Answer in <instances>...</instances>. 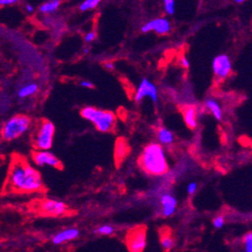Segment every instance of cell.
<instances>
[{"label":"cell","mask_w":252,"mask_h":252,"mask_svg":"<svg viewBox=\"0 0 252 252\" xmlns=\"http://www.w3.org/2000/svg\"><path fill=\"white\" fill-rule=\"evenodd\" d=\"M180 63H181V65H182L183 67H186V68H188L189 65H190L189 61H188L186 58H182L181 61H180Z\"/></svg>","instance_id":"obj_30"},{"label":"cell","mask_w":252,"mask_h":252,"mask_svg":"<svg viewBox=\"0 0 252 252\" xmlns=\"http://www.w3.org/2000/svg\"><path fill=\"white\" fill-rule=\"evenodd\" d=\"M205 107L211 112V114L213 115V117L218 120L221 121L223 118V112L222 109L220 107V105L216 102L215 99L212 98H208L205 102Z\"/></svg>","instance_id":"obj_17"},{"label":"cell","mask_w":252,"mask_h":252,"mask_svg":"<svg viewBox=\"0 0 252 252\" xmlns=\"http://www.w3.org/2000/svg\"><path fill=\"white\" fill-rule=\"evenodd\" d=\"M25 9H27V11L30 12V13L33 12V10H34V8H33V6L32 4H27V5H25Z\"/></svg>","instance_id":"obj_31"},{"label":"cell","mask_w":252,"mask_h":252,"mask_svg":"<svg viewBox=\"0 0 252 252\" xmlns=\"http://www.w3.org/2000/svg\"><path fill=\"white\" fill-rule=\"evenodd\" d=\"M160 243L165 251H171L175 245V240L170 232H162L160 237Z\"/></svg>","instance_id":"obj_18"},{"label":"cell","mask_w":252,"mask_h":252,"mask_svg":"<svg viewBox=\"0 0 252 252\" xmlns=\"http://www.w3.org/2000/svg\"><path fill=\"white\" fill-rule=\"evenodd\" d=\"M167 1H171V0H164V2H167Z\"/></svg>","instance_id":"obj_34"},{"label":"cell","mask_w":252,"mask_h":252,"mask_svg":"<svg viewBox=\"0 0 252 252\" xmlns=\"http://www.w3.org/2000/svg\"><path fill=\"white\" fill-rule=\"evenodd\" d=\"M145 97H149L153 100L154 103L158 102V91L156 86L148 81L147 79H144L141 84L139 85L136 94H135V99L137 102H141V100Z\"/></svg>","instance_id":"obj_11"},{"label":"cell","mask_w":252,"mask_h":252,"mask_svg":"<svg viewBox=\"0 0 252 252\" xmlns=\"http://www.w3.org/2000/svg\"><path fill=\"white\" fill-rule=\"evenodd\" d=\"M81 86H82L83 88H86V89H93V88H94L93 83H91V82H89V81H83V82H81Z\"/></svg>","instance_id":"obj_29"},{"label":"cell","mask_w":252,"mask_h":252,"mask_svg":"<svg viewBox=\"0 0 252 252\" xmlns=\"http://www.w3.org/2000/svg\"><path fill=\"white\" fill-rule=\"evenodd\" d=\"M224 224H225V217L222 215H219L213 219V226L216 229L223 228Z\"/></svg>","instance_id":"obj_24"},{"label":"cell","mask_w":252,"mask_h":252,"mask_svg":"<svg viewBox=\"0 0 252 252\" xmlns=\"http://www.w3.org/2000/svg\"><path fill=\"white\" fill-rule=\"evenodd\" d=\"M156 32L158 34H166L171 31V24L166 18H157L147 22L142 28L143 32Z\"/></svg>","instance_id":"obj_12"},{"label":"cell","mask_w":252,"mask_h":252,"mask_svg":"<svg viewBox=\"0 0 252 252\" xmlns=\"http://www.w3.org/2000/svg\"><path fill=\"white\" fill-rule=\"evenodd\" d=\"M126 243L130 252H143L147 246L146 228L141 226L131 229L126 237Z\"/></svg>","instance_id":"obj_6"},{"label":"cell","mask_w":252,"mask_h":252,"mask_svg":"<svg viewBox=\"0 0 252 252\" xmlns=\"http://www.w3.org/2000/svg\"><path fill=\"white\" fill-rule=\"evenodd\" d=\"M243 252H252V233L248 232L243 237Z\"/></svg>","instance_id":"obj_23"},{"label":"cell","mask_w":252,"mask_h":252,"mask_svg":"<svg viewBox=\"0 0 252 252\" xmlns=\"http://www.w3.org/2000/svg\"><path fill=\"white\" fill-rule=\"evenodd\" d=\"M127 145L123 143L122 141H118L116 146V157L117 159H122L127 155Z\"/></svg>","instance_id":"obj_21"},{"label":"cell","mask_w":252,"mask_h":252,"mask_svg":"<svg viewBox=\"0 0 252 252\" xmlns=\"http://www.w3.org/2000/svg\"><path fill=\"white\" fill-rule=\"evenodd\" d=\"M38 91V86L35 83H30L21 87L17 93L19 98H27L35 94Z\"/></svg>","instance_id":"obj_16"},{"label":"cell","mask_w":252,"mask_h":252,"mask_svg":"<svg viewBox=\"0 0 252 252\" xmlns=\"http://www.w3.org/2000/svg\"><path fill=\"white\" fill-rule=\"evenodd\" d=\"M32 159L37 167H52L56 169L62 168L61 160L49 150H36L32 153Z\"/></svg>","instance_id":"obj_7"},{"label":"cell","mask_w":252,"mask_h":252,"mask_svg":"<svg viewBox=\"0 0 252 252\" xmlns=\"http://www.w3.org/2000/svg\"><path fill=\"white\" fill-rule=\"evenodd\" d=\"M159 202H160V213L164 218L173 216L176 210H177V206H178L177 198H176L175 195L170 191L163 192L160 195Z\"/></svg>","instance_id":"obj_9"},{"label":"cell","mask_w":252,"mask_h":252,"mask_svg":"<svg viewBox=\"0 0 252 252\" xmlns=\"http://www.w3.org/2000/svg\"><path fill=\"white\" fill-rule=\"evenodd\" d=\"M106 67H107L108 69H113V68H114V64H113L112 63H106Z\"/></svg>","instance_id":"obj_32"},{"label":"cell","mask_w":252,"mask_h":252,"mask_svg":"<svg viewBox=\"0 0 252 252\" xmlns=\"http://www.w3.org/2000/svg\"><path fill=\"white\" fill-rule=\"evenodd\" d=\"M44 188L40 173L22 157L14 156L10 162L6 181L5 193L32 194Z\"/></svg>","instance_id":"obj_1"},{"label":"cell","mask_w":252,"mask_h":252,"mask_svg":"<svg viewBox=\"0 0 252 252\" xmlns=\"http://www.w3.org/2000/svg\"><path fill=\"white\" fill-rule=\"evenodd\" d=\"M61 4L60 0H52V1H48L43 3L40 7H39V11L41 13H52L55 12L59 6Z\"/></svg>","instance_id":"obj_19"},{"label":"cell","mask_w":252,"mask_h":252,"mask_svg":"<svg viewBox=\"0 0 252 252\" xmlns=\"http://www.w3.org/2000/svg\"><path fill=\"white\" fill-rule=\"evenodd\" d=\"M94 233H96L98 235L109 236V235H112L115 233V227L113 225H110V224L100 225L94 230Z\"/></svg>","instance_id":"obj_20"},{"label":"cell","mask_w":252,"mask_h":252,"mask_svg":"<svg viewBox=\"0 0 252 252\" xmlns=\"http://www.w3.org/2000/svg\"><path fill=\"white\" fill-rule=\"evenodd\" d=\"M56 134L55 125L48 121L43 120L36 128L32 143L36 150H50L54 145V138Z\"/></svg>","instance_id":"obj_5"},{"label":"cell","mask_w":252,"mask_h":252,"mask_svg":"<svg viewBox=\"0 0 252 252\" xmlns=\"http://www.w3.org/2000/svg\"><path fill=\"white\" fill-rule=\"evenodd\" d=\"M19 1V0H0V6H8L15 4Z\"/></svg>","instance_id":"obj_27"},{"label":"cell","mask_w":252,"mask_h":252,"mask_svg":"<svg viewBox=\"0 0 252 252\" xmlns=\"http://www.w3.org/2000/svg\"><path fill=\"white\" fill-rule=\"evenodd\" d=\"M100 1H102V0H85V1L81 4L80 9L82 11H87V10H90V9H94L99 4Z\"/></svg>","instance_id":"obj_22"},{"label":"cell","mask_w":252,"mask_h":252,"mask_svg":"<svg viewBox=\"0 0 252 252\" xmlns=\"http://www.w3.org/2000/svg\"><path fill=\"white\" fill-rule=\"evenodd\" d=\"M165 3V10L168 14H173L175 12V0H171V1L164 2Z\"/></svg>","instance_id":"obj_25"},{"label":"cell","mask_w":252,"mask_h":252,"mask_svg":"<svg viewBox=\"0 0 252 252\" xmlns=\"http://www.w3.org/2000/svg\"><path fill=\"white\" fill-rule=\"evenodd\" d=\"M235 2H237V3H242V2H244L245 0H234Z\"/></svg>","instance_id":"obj_33"},{"label":"cell","mask_w":252,"mask_h":252,"mask_svg":"<svg viewBox=\"0 0 252 252\" xmlns=\"http://www.w3.org/2000/svg\"><path fill=\"white\" fill-rule=\"evenodd\" d=\"M139 165L148 175L163 176L169 171V163L165 149L159 143L148 144L139 158Z\"/></svg>","instance_id":"obj_2"},{"label":"cell","mask_w":252,"mask_h":252,"mask_svg":"<svg viewBox=\"0 0 252 252\" xmlns=\"http://www.w3.org/2000/svg\"><path fill=\"white\" fill-rule=\"evenodd\" d=\"M212 68L215 77L219 80H224L228 77L232 69L231 61L226 55L217 56L212 63Z\"/></svg>","instance_id":"obj_10"},{"label":"cell","mask_w":252,"mask_h":252,"mask_svg":"<svg viewBox=\"0 0 252 252\" xmlns=\"http://www.w3.org/2000/svg\"><path fill=\"white\" fill-rule=\"evenodd\" d=\"M94 38H95V32H91L87 33L86 36H85V40H86L87 42H91V41H93Z\"/></svg>","instance_id":"obj_28"},{"label":"cell","mask_w":252,"mask_h":252,"mask_svg":"<svg viewBox=\"0 0 252 252\" xmlns=\"http://www.w3.org/2000/svg\"><path fill=\"white\" fill-rule=\"evenodd\" d=\"M79 236H80V230L78 228H74V227L65 228L56 233L52 238V242L55 245H61L67 241L77 239Z\"/></svg>","instance_id":"obj_13"},{"label":"cell","mask_w":252,"mask_h":252,"mask_svg":"<svg viewBox=\"0 0 252 252\" xmlns=\"http://www.w3.org/2000/svg\"><path fill=\"white\" fill-rule=\"evenodd\" d=\"M183 119L185 124L187 125V127L190 128L191 130H195L198 126V114H197V110L194 107L188 106L186 108H184L183 110Z\"/></svg>","instance_id":"obj_14"},{"label":"cell","mask_w":252,"mask_h":252,"mask_svg":"<svg viewBox=\"0 0 252 252\" xmlns=\"http://www.w3.org/2000/svg\"><path fill=\"white\" fill-rule=\"evenodd\" d=\"M39 210L48 216H63L67 212V206L63 201L56 199H45L39 204Z\"/></svg>","instance_id":"obj_8"},{"label":"cell","mask_w":252,"mask_h":252,"mask_svg":"<svg viewBox=\"0 0 252 252\" xmlns=\"http://www.w3.org/2000/svg\"><path fill=\"white\" fill-rule=\"evenodd\" d=\"M82 117L91 122L98 132L110 133L115 129L117 118L113 112L86 107L81 112Z\"/></svg>","instance_id":"obj_4"},{"label":"cell","mask_w":252,"mask_h":252,"mask_svg":"<svg viewBox=\"0 0 252 252\" xmlns=\"http://www.w3.org/2000/svg\"><path fill=\"white\" fill-rule=\"evenodd\" d=\"M197 189H198L197 183H196V182H191V183H189L188 186H187V193L190 194V195H193V194H195V192L197 191Z\"/></svg>","instance_id":"obj_26"},{"label":"cell","mask_w":252,"mask_h":252,"mask_svg":"<svg viewBox=\"0 0 252 252\" xmlns=\"http://www.w3.org/2000/svg\"><path fill=\"white\" fill-rule=\"evenodd\" d=\"M157 140L162 146H170L175 141L174 134L165 127H160L157 130Z\"/></svg>","instance_id":"obj_15"},{"label":"cell","mask_w":252,"mask_h":252,"mask_svg":"<svg viewBox=\"0 0 252 252\" xmlns=\"http://www.w3.org/2000/svg\"><path fill=\"white\" fill-rule=\"evenodd\" d=\"M32 125V121L29 116L22 114L14 115L3 124L0 134L4 141L11 142L27 134L31 130Z\"/></svg>","instance_id":"obj_3"}]
</instances>
